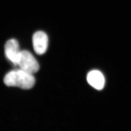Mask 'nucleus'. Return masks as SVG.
Returning a JSON list of instances; mask_svg holds the SVG:
<instances>
[{
    "label": "nucleus",
    "instance_id": "obj_1",
    "mask_svg": "<svg viewBox=\"0 0 131 131\" xmlns=\"http://www.w3.org/2000/svg\"><path fill=\"white\" fill-rule=\"evenodd\" d=\"M4 82L8 86H17L23 89H29L34 86L36 80L32 74L19 69L12 70L7 73Z\"/></svg>",
    "mask_w": 131,
    "mask_h": 131
},
{
    "label": "nucleus",
    "instance_id": "obj_2",
    "mask_svg": "<svg viewBox=\"0 0 131 131\" xmlns=\"http://www.w3.org/2000/svg\"><path fill=\"white\" fill-rule=\"evenodd\" d=\"M20 69L31 74L37 72L39 69V66L33 54L27 50L20 52L17 63Z\"/></svg>",
    "mask_w": 131,
    "mask_h": 131
},
{
    "label": "nucleus",
    "instance_id": "obj_3",
    "mask_svg": "<svg viewBox=\"0 0 131 131\" xmlns=\"http://www.w3.org/2000/svg\"><path fill=\"white\" fill-rule=\"evenodd\" d=\"M34 50L38 55H42L46 52L48 45L47 34L43 31H38L33 36Z\"/></svg>",
    "mask_w": 131,
    "mask_h": 131
},
{
    "label": "nucleus",
    "instance_id": "obj_4",
    "mask_svg": "<svg viewBox=\"0 0 131 131\" xmlns=\"http://www.w3.org/2000/svg\"><path fill=\"white\" fill-rule=\"evenodd\" d=\"M5 56L14 65H17L20 52L19 43L15 39H11L6 42L5 46Z\"/></svg>",
    "mask_w": 131,
    "mask_h": 131
},
{
    "label": "nucleus",
    "instance_id": "obj_5",
    "mask_svg": "<svg viewBox=\"0 0 131 131\" xmlns=\"http://www.w3.org/2000/svg\"><path fill=\"white\" fill-rule=\"evenodd\" d=\"M87 80L90 85L98 90L102 89L105 83L103 74L98 70H92L89 72L87 76Z\"/></svg>",
    "mask_w": 131,
    "mask_h": 131
}]
</instances>
